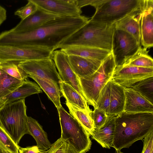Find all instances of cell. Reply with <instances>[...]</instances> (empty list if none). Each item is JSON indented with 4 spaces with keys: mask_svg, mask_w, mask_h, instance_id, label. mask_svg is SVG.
Returning a JSON list of instances; mask_svg holds the SVG:
<instances>
[{
    "mask_svg": "<svg viewBox=\"0 0 153 153\" xmlns=\"http://www.w3.org/2000/svg\"><path fill=\"white\" fill-rule=\"evenodd\" d=\"M123 153L122 152H119V153Z\"/></svg>",
    "mask_w": 153,
    "mask_h": 153,
    "instance_id": "ab89813d",
    "label": "cell"
},
{
    "mask_svg": "<svg viewBox=\"0 0 153 153\" xmlns=\"http://www.w3.org/2000/svg\"><path fill=\"white\" fill-rule=\"evenodd\" d=\"M6 10L0 5V26L6 20Z\"/></svg>",
    "mask_w": 153,
    "mask_h": 153,
    "instance_id": "f35d334b",
    "label": "cell"
},
{
    "mask_svg": "<svg viewBox=\"0 0 153 153\" xmlns=\"http://www.w3.org/2000/svg\"><path fill=\"white\" fill-rule=\"evenodd\" d=\"M20 147L0 125V153H19Z\"/></svg>",
    "mask_w": 153,
    "mask_h": 153,
    "instance_id": "4dcf8cb0",
    "label": "cell"
},
{
    "mask_svg": "<svg viewBox=\"0 0 153 153\" xmlns=\"http://www.w3.org/2000/svg\"><path fill=\"white\" fill-rule=\"evenodd\" d=\"M94 123V130H98L102 127L106 123L110 115L103 111L97 108L90 114Z\"/></svg>",
    "mask_w": 153,
    "mask_h": 153,
    "instance_id": "836d02e7",
    "label": "cell"
},
{
    "mask_svg": "<svg viewBox=\"0 0 153 153\" xmlns=\"http://www.w3.org/2000/svg\"><path fill=\"white\" fill-rule=\"evenodd\" d=\"M53 52L33 46L21 45H0V62H19L52 59Z\"/></svg>",
    "mask_w": 153,
    "mask_h": 153,
    "instance_id": "ba28073f",
    "label": "cell"
},
{
    "mask_svg": "<svg viewBox=\"0 0 153 153\" xmlns=\"http://www.w3.org/2000/svg\"><path fill=\"white\" fill-rule=\"evenodd\" d=\"M38 6L32 0H28L27 3L16 11L14 14L23 20L35 12Z\"/></svg>",
    "mask_w": 153,
    "mask_h": 153,
    "instance_id": "e575fe53",
    "label": "cell"
},
{
    "mask_svg": "<svg viewBox=\"0 0 153 153\" xmlns=\"http://www.w3.org/2000/svg\"><path fill=\"white\" fill-rule=\"evenodd\" d=\"M46 151L42 150L36 146H28L25 148L20 147L19 153H46Z\"/></svg>",
    "mask_w": 153,
    "mask_h": 153,
    "instance_id": "74e56055",
    "label": "cell"
},
{
    "mask_svg": "<svg viewBox=\"0 0 153 153\" xmlns=\"http://www.w3.org/2000/svg\"><path fill=\"white\" fill-rule=\"evenodd\" d=\"M24 81L11 76L0 68V108L6 97Z\"/></svg>",
    "mask_w": 153,
    "mask_h": 153,
    "instance_id": "484cf974",
    "label": "cell"
},
{
    "mask_svg": "<svg viewBox=\"0 0 153 153\" xmlns=\"http://www.w3.org/2000/svg\"><path fill=\"white\" fill-rule=\"evenodd\" d=\"M59 85L60 91L66 102L89 114L92 112L86 100L71 86L62 81Z\"/></svg>",
    "mask_w": 153,
    "mask_h": 153,
    "instance_id": "603a6c76",
    "label": "cell"
},
{
    "mask_svg": "<svg viewBox=\"0 0 153 153\" xmlns=\"http://www.w3.org/2000/svg\"><path fill=\"white\" fill-rule=\"evenodd\" d=\"M46 153H77L74 147L68 142L60 138L52 144Z\"/></svg>",
    "mask_w": 153,
    "mask_h": 153,
    "instance_id": "d6a6232c",
    "label": "cell"
},
{
    "mask_svg": "<svg viewBox=\"0 0 153 153\" xmlns=\"http://www.w3.org/2000/svg\"><path fill=\"white\" fill-rule=\"evenodd\" d=\"M124 89V87L111 79V95L108 115H116L124 111L125 102Z\"/></svg>",
    "mask_w": 153,
    "mask_h": 153,
    "instance_id": "44dd1931",
    "label": "cell"
},
{
    "mask_svg": "<svg viewBox=\"0 0 153 153\" xmlns=\"http://www.w3.org/2000/svg\"><path fill=\"white\" fill-rule=\"evenodd\" d=\"M68 58L71 68L78 78L93 74L98 69L102 62L76 55H68Z\"/></svg>",
    "mask_w": 153,
    "mask_h": 153,
    "instance_id": "e0dca14e",
    "label": "cell"
},
{
    "mask_svg": "<svg viewBox=\"0 0 153 153\" xmlns=\"http://www.w3.org/2000/svg\"><path fill=\"white\" fill-rule=\"evenodd\" d=\"M115 129L111 147L117 152L128 148L153 132V112L123 111L114 117Z\"/></svg>",
    "mask_w": 153,
    "mask_h": 153,
    "instance_id": "7a4b0ae2",
    "label": "cell"
},
{
    "mask_svg": "<svg viewBox=\"0 0 153 153\" xmlns=\"http://www.w3.org/2000/svg\"><path fill=\"white\" fill-rule=\"evenodd\" d=\"M147 49L140 47L136 52L122 65L153 68V60L149 55Z\"/></svg>",
    "mask_w": 153,
    "mask_h": 153,
    "instance_id": "83f0119b",
    "label": "cell"
},
{
    "mask_svg": "<svg viewBox=\"0 0 153 153\" xmlns=\"http://www.w3.org/2000/svg\"><path fill=\"white\" fill-rule=\"evenodd\" d=\"M146 2V0L142 7L115 23L116 28L123 30L129 33L135 39L140 45L141 43L140 18Z\"/></svg>",
    "mask_w": 153,
    "mask_h": 153,
    "instance_id": "ac0fdd59",
    "label": "cell"
},
{
    "mask_svg": "<svg viewBox=\"0 0 153 153\" xmlns=\"http://www.w3.org/2000/svg\"><path fill=\"white\" fill-rule=\"evenodd\" d=\"M19 66L28 75L37 76L59 84L62 81L51 58L21 62Z\"/></svg>",
    "mask_w": 153,
    "mask_h": 153,
    "instance_id": "8fae6325",
    "label": "cell"
},
{
    "mask_svg": "<svg viewBox=\"0 0 153 153\" xmlns=\"http://www.w3.org/2000/svg\"><path fill=\"white\" fill-rule=\"evenodd\" d=\"M141 47L135 39L127 32L115 28L113 35L112 53L116 66L122 65Z\"/></svg>",
    "mask_w": 153,
    "mask_h": 153,
    "instance_id": "9c48e42d",
    "label": "cell"
},
{
    "mask_svg": "<svg viewBox=\"0 0 153 153\" xmlns=\"http://www.w3.org/2000/svg\"><path fill=\"white\" fill-rule=\"evenodd\" d=\"M101 0H76V4L79 8L86 6L90 5L95 8L101 2Z\"/></svg>",
    "mask_w": 153,
    "mask_h": 153,
    "instance_id": "8d00e7d4",
    "label": "cell"
},
{
    "mask_svg": "<svg viewBox=\"0 0 153 153\" xmlns=\"http://www.w3.org/2000/svg\"><path fill=\"white\" fill-rule=\"evenodd\" d=\"M143 140V146L141 153H152L153 151V132L145 137Z\"/></svg>",
    "mask_w": 153,
    "mask_h": 153,
    "instance_id": "d590c367",
    "label": "cell"
},
{
    "mask_svg": "<svg viewBox=\"0 0 153 153\" xmlns=\"http://www.w3.org/2000/svg\"><path fill=\"white\" fill-rule=\"evenodd\" d=\"M27 125L28 134L34 138L38 148L45 151L49 149L52 144L48 139L46 133L38 122L32 117L27 116Z\"/></svg>",
    "mask_w": 153,
    "mask_h": 153,
    "instance_id": "cb8c5ba5",
    "label": "cell"
},
{
    "mask_svg": "<svg viewBox=\"0 0 153 153\" xmlns=\"http://www.w3.org/2000/svg\"><path fill=\"white\" fill-rule=\"evenodd\" d=\"M59 16L46 11L38 7L37 10L25 19L21 20L10 30L14 32H21L33 29Z\"/></svg>",
    "mask_w": 153,
    "mask_h": 153,
    "instance_id": "2e32d148",
    "label": "cell"
},
{
    "mask_svg": "<svg viewBox=\"0 0 153 153\" xmlns=\"http://www.w3.org/2000/svg\"><path fill=\"white\" fill-rule=\"evenodd\" d=\"M68 56L76 55L102 62L112 52L102 49L86 47H73L61 49Z\"/></svg>",
    "mask_w": 153,
    "mask_h": 153,
    "instance_id": "ffe728a7",
    "label": "cell"
},
{
    "mask_svg": "<svg viewBox=\"0 0 153 153\" xmlns=\"http://www.w3.org/2000/svg\"><path fill=\"white\" fill-rule=\"evenodd\" d=\"M131 88L153 104V76L142 80L133 85Z\"/></svg>",
    "mask_w": 153,
    "mask_h": 153,
    "instance_id": "f546056e",
    "label": "cell"
},
{
    "mask_svg": "<svg viewBox=\"0 0 153 153\" xmlns=\"http://www.w3.org/2000/svg\"><path fill=\"white\" fill-rule=\"evenodd\" d=\"M28 77L34 79L38 83L57 109L62 107L60 100V92L57 83L37 76L28 75Z\"/></svg>",
    "mask_w": 153,
    "mask_h": 153,
    "instance_id": "d4e9b609",
    "label": "cell"
},
{
    "mask_svg": "<svg viewBox=\"0 0 153 153\" xmlns=\"http://www.w3.org/2000/svg\"><path fill=\"white\" fill-rule=\"evenodd\" d=\"M57 109L61 129L60 138L69 143L77 153L89 151L92 144L89 133L62 106Z\"/></svg>",
    "mask_w": 153,
    "mask_h": 153,
    "instance_id": "52a82bcc",
    "label": "cell"
},
{
    "mask_svg": "<svg viewBox=\"0 0 153 153\" xmlns=\"http://www.w3.org/2000/svg\"><path fill=\"white\" fill-rule=\"evenodd\" d=\"M153 1L146 0L140 13L139 25L141 43L147 49L153 46Z\"/></svg>",
    "mask_w": 153,
    "mask_h": 153,
    "instance_id": "5bb4252c",
    "label": "cell"
},
{
    "mask_svg": "<svg viewBox=\"0 0 153 153\" xmlns=\"http://www.w3.org/2000/svg\"><path fill=\"white\" fill-rule=\"evenodd\" d=\"M20 62L14 61L0 62V68L11 76L21 81H25L28 75L19 65Z\"/></svg>",
    "mask_w": 153,
    "mask_h": 153,
    "instance_id": "f1b7e54d",
    "label": "cell"
},
{
    "mask_svg": "<svg viewBox=\"0 0 153 153\" xmlns=\"http://www.w3.org/2000/svg\"><path fill=\"white\" fill-rule=\"evenodd\" d=\"M42 92L41 88L36 83L27 79L6 97L4 105Z\"/></svg>",
    "mask_w": 153,
    "mask_h": 153,
    "instance_id": "7402d4cb",
    "label": "cell"
},
{
    "mask_svg": "<svg viewBox=\"0 0 153 153\" xmlns=\"http://www.w3.org/2000/svg\"><path fill=\"white\" fill-rule=\"evenodd\" d=\"M124 111L129 113L153 112V105L131 88H124Z\"/></svg>",
    "mask_w": 153,
    "mask_h": 153,
    "instance_id": "9a60e30c",
    "label": "cell"
},
{
    "mask_svg": "<svg viewBox=\"0 0 153 153\" xmlns=\"http://www.w3.org/2000/svg\"><path fill=\"white\" fill-rule=\"evenodd\" d=\"M88 19L81 15L59 16L30 30L18 33L5 31L0 34V45L29 46L53 52L62 41L86 24Z\"/></svg>",
    "mask_w": 153,
    "mask_h": 153,
    "instance_id": "6da1fadb",
    "label": "cell"
},
{
    "mask_svg": "<svg viewBox=\"0 0 153 153\" xmlns=\"http://www.w3.org/2000/svg\"><path fill=\"white\" fill-rule=\"evenodd\" d=\"M153 76V68L130 65L116 66L111 80L124 88H130L135 83Z\"/></svg>",
    "mask_w": 153,
    "mask_h": 153,
    "instance_id": "30bf717a",
    "label": "cell"
},
{
    "mask_svg": "<svg viewBox=\"0 0 153 153\" xmlns=\"http://www.w3.org/2000/svg\"><path fill=\"white\" fill-rule=\"evenodd\" d=\"M115 116L110 115L105 124L100 129L94 130L91 135L92 139L103 148L110 149L112 146L115 129Z\"/></svg>",
    "mask_w": 153,
    "mask_h": 153,
    "instance_id": "d6986e66",
    "label": "cell"
},
{
    "mask_svg": "<svg viewBox=\"0 0 153 153\" xmlns=\"http://www.w3.org/2000/svg\"><path fill=\"white\" fill-rule=\"evenodd\" d=\"M52 59L62 81L71 86L86 100L82 91L78 77L69 64L68 55L61 50H55L53 52Z\"/></svg>",
    "mask_w": 153,
    "mask_h": 153,
    "instance_id": "7c38bea8",
    "label": "cell"
},
{
    "mask_svg": "<svg viewBox=\"0 0 153 153\" xmlns=\"http://www.w3.org/2000/svg\"><path fill=\"white\" fill-rule=\"evenodd\" d=\"M70 114L76 119L91 135L94 131L93 121L90 114L66 102Z\"/></svg>",
    "mask_w": 153,
    "mask_h": 153,
    "instance_id": "4316f807",
    "label": "cell"
},
{
    "mask_svg": "<svg viewBox=\"0 0 153 153\" xmlns=\"http://www.w3.org/2000/svg\"><path fill=\"white\" fill-rule=\"evenodd\" d=\"M111 95V80L101 90L94 108H97L107 114L109 108Z\"/></svg>",
    "mask_w": 153,
    "mask_h": 153,
    "instance_id": "1f68e13d",
    "label": "cell"
},
{
    "mask_svg": "<svg viewBox=\"0 0 153 153\" xmlns=\"http://www.w3.org/2000/svg\"><path fill=\"white\" fill-rule=\"evenodd\" d=\"M41 9L60 16H78L82 13L76 0H32Z\"/></svg>",
    "mask_w": 153,
    "mask_h": 153,
    "instance_id": "4fadbf2b",
    "label": "cell"
},
{
    "mask_svg": "<svg viewBox=\"0 0 153 153\" xmlns=\"http://www.w3.org/2000/svg\"><path fill=\"white\" fill-rule=\"evenodd\" d=\"M116 67L111 53L102 61L94 73L82 77H78L82 91L88 104L94 108L101 90L111 79Z\"/></svg>",
    "mask_w": 153,
    "mask_h": 153,
    "instance_id": "5b68a950",
    "label": "cell"
},
{
    "mask_svg": "<svg viewBox=\"0 0 153 153\" xmlns=\"http://www.w3.org/2000/svg\"><path fill=\"white\" fill-rule=\"evenodd\" d=\"M25 99L4 105L0 108V125L15 143L28 134Z\"/></svg>",
    "mask_w": 153,
    "mask_h": 153,
    "instance_id": "277c9868",
    "label": "cell"
},
{
    "mask_svg": "<svg viewBox=\"0 0 153 153\" xmlns=\"http://www.w3.org/2000/svg\"><path fill=\"white\" fill-rule=\"evenodd\" d=\"M145 0H102L90 20L113 24L142 7Z\"/></svg>",
    "mask_w": 153,
    "mask_h": 153,
    "instance_id": "8992f818",
    "label": "cell"
},
{
    "mask_svg": "<svg viewBox=\"0 0 153 153\" xmlns=\"http://www.w3.org/2000/svg\"><path fill=\"white\" fill-rule=\"evenodd\" d=\"M115 24H107L89 20L62 41L58 48L73 47L96 48L112 51Z\"/></svg>",
    "mask_w": 153,
    "mask_h": 153,
    "instance_id": "3957f363",
    "label": "cell"
}]
</instances>
